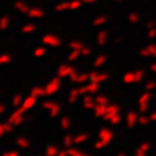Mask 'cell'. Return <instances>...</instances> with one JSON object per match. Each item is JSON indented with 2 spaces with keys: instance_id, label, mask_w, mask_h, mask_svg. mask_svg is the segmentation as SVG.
Masks as SVG:
<instances>
[{
  "instance_id": "ffe728a7",
  "label": "cell",
  "mask_w": 156,
  "mask_h": 156,
  "mask_svg": "<svg viewBox=\"0 0 156 156\" xmlns=\"http://www.w3.org/2000/svg\"><path fill=\"white\" fill-rule=\"evenodd\" d=\"M95 103L96 104H105V105H108V98L104 96V95H98V96H95Z\"/></svg>"
},
{
  "instance_id": "7402d4cb",
  "label": "cell",
  "mask_w": 156,
  "mask_h": 156,
  "mask_svg": "<svg viewBox=\"0 0 156 156\" xmlns=\"http://www.w3.org/2000/svg\"><path fill=\"white\" fill-rule=\"evenodd\" d=\"M122 80L125 83H134V73H126Z\"/></svg>"
},
{
  "instance_id": "5b68a950",
  "label": "cell",
  "mask_w": 156,
  "mask_h": 156,
  "mask_svg": "<svg viewBox=\"0 0 156 156\" xmlns=\"http://www.w3.org/2000/svg\"><path fill=\"white\" fill-rule=\"evenodd\" d=\"M43 107L50 112V116L52 117H56L58 113H60V105L56 104V103H51V101H46L44 104H43Z\"/></svg>"
},
{
  "instance_id": "7a4b0ae2",
  "label": "cell",
  "mask_w": 156,
  "mask_h": 156,
  "mask_svg": "<svg viewBox=\"0 0 156 156\" xmlns=\"http://www.w3.org/2000/svg\"><path fill=\"white\" fill-rule=\"evenodd\" d=\"M151 99V91H146L142 96L139 98L138 104H139V112L140 113H146V111L148 109V101Z\"/></svg>"
},
{
  "instance_id": "2e32d148",
  "label": "cell",
  "mask_w": 156,
  "mask_h": 156,
  "mask_svg": "<svg viewBox=\"0 0 156 156\" xmlns=\"http://www.w3.org/2000/svg\"><path fill=\"white\" fill-rule=\"evenodd\" d=\"M73 138H74V136L70 135V134H68V135L64 136V139H62V143H64V146H65L66 148H69V147H72V146L74 144V142H73Z\"/></svg>"
},
{
  "instance_id": "4316f807",
  "label": "cell",
  "mask_w": 156,
  "mask_h": 156,
  "mask_svg": "<svg viewBox=\"0 0 156 156\" xmlns=\"http://www.w3.org/2000/svg\"><path fill=\"white\" fill-rule=\"evenodd\" d=\"M134 156H146V151H143V150H140V148H138L135 151V154H134Z\"/></svg>"
},
{
  "instance_id": "83f0119b",
  "label": "cell",
  "mask_w": 156,
  "mask_h": 156,
  "mask_svg": "<svg viewBox=\"0 0 156 156\" xmlns=\"http://www.w3.org/2000/svg\"><path fill=\"white\" fill-rule=\"evenodd\" d=\"M103 147H105V146H104V143H103V142H101V140L99 139V140H98V142H96V144H95V148L100 150V148H103Z\"/></svg>"
},
{
  "instance_id": "e575fe53",
  "label": "cell",
  "mask_w": 156,
  "mask_h": 156,
  "mask_svg": "<svg viewBox=\"0 0 156 156\" xmlns=\"http://www.w3.org/2000/svg\"><path fill=\"white\" fill-rule=\"evenodd\" d=\"M119 156H126V155H125V154H120Z\"/></svg>"
},
{
  "instance_id": "603a6c76",
  "label": "cell",
  "mask_w": 156,
  "mask_h": 156,
  "mask_svg": "<svg viewBox=\"0 0 156 156\" xmlns=\"http://www.w3.org/2000/svg\"><path fill=\"white\" fill-rule=\"evenodd\" d=\"M143 77H144V73L143 72H136V73H134V83H139V82L143 80Z\"/></svg>"
},
{
  "instance_id": "277c9868",
  "label": "cell",
  "mask_w": 156,
  "mask_h": 156,
  "mask_svg": "<svg viewBox=\"0 0 156 156\" xmlns=\"http://www.w3.org/2000/svg\"><path fill=\"white\" fill-rule=\"evenodd\" d=\"M117 113H120L119 107L115 105V104H108L107 105V109H105V113L103 116V119L107 120V121H109L112 117H113L115 115H117Z\"/></svg>"
},
{
  "instance_id": "1f68e13d",
  "label": "cell",
  "mask_w": 156,
  "mask_h": 156,
  "mask_svg": "<svg viewBox=\"0 0 156 156\" xmlns=\"http://www.w3.org/2000/svg\"><path fill=\"white\" fill-rule=\"evenodd\" d=\"M150 120L151 121H156V112H154V113L150 115Z\"/></svg>"
},
{
  "instance_id": "9c48e42d",
  "label": "cell",
  "mask_w": 156,
  "mask_h": 156,
  "mask_svg": "<svg viewBox=\"0 0 156 156\" xmlns=\"http://www.w3.org/2000/svg\"><path fill=\"white\" fill-rule=\"evenodd\" d=\"M95 98H92L91 94H87L85 98H83V107L87 109H94L95 108Z\"/></svg>"
},
{
  "instance_id": "5bb4252c",
  "label": "cell",
  "mask_w": 156,
  "mask_h": 156,
  "mask_svg": "<svg viewBox=\"0 0 156 156\" xmlns=\"http://www.w3.org/2000/svg\"><path fill=\"white\" fill-rule=\"evenodd\" d=\"M87 138H89V135L85 134V133L83 134H78V135H76L74 138H73V142H74V144H81V143L86 142Z\"/></svg>"
},
{
  "instance_id": "484cf974",
  "label": "cell",
  "mask_w": 156,
  "mask_h": 156,
  "mask_svg": "<svg viewBox=\"0 0 156 156\" xmlns=\"http://www.w3.org/2000/svg\"><path fill=\"white\" fill-rule=\"evenodd\" d=\"M154 89H156V82H148L147 85H146V90L147 91H152Z\"/></svg>"
},
{
  "instance_id": "6da1fadb",
  "label": "cell",
  "mask_w": 156,
  "mask_h": 156,
  "mask_svg": "<svg viewBox=\"0 0 156 156\" xmlns=\"http://www.w3.org/2000/svg\"><path fill=\"white\" fill-rule=\"evenodd\" d=\"M60 77H57V78H53L52 81L48 82V85L44 87V90H46V95H53V94H56V92L60 90Z\"/></svg>"
},
{
  "instance_id": "d6a6232c",
  "label": "cell",
  "mask_w": 156,
  "mask_h": 156,
  "mask_svg": "<svg viewBox=\"0 0 156 156\" xmlns=\"http://www.w3.org/2000/svg\"><path fill=\"white\" fill-rule=\"evenodd\" d=\"M151 70L156 73V65H152V66H151Z\"/></svg>"
},
{
  "instance_id": "ba28073f",
  "label": "cell",
  "mask_w": 156,
  "mask_h": 156,
  "mask_svg": "<svg viewBox=\"0 0 156 156\" xmlns=\"http://www.w3.org/2000/svg\"><path fill=\"white\" fill-rule=\"evenodd\" d=\"M73 73H74V69L69 65H62L60 69H58V73H57V77H70Z\"/></svg>"
},
{
  "instance_id": "44dd1931",
  "label": "cell",
  "mask_w": 156,
  "mask_h": 156,
  "mask_svg": "<svg viewBox=\"0 0 156 156\" xmlns=\"http://www.w3.org/2000/svg\"><path fill=\"white\" fill-rule=\"evenodd\" d=\"M60 126L62 129H69V126H70L69 117H62V119L60 120Z\"/></svg>"
},
{
  "instance_id": "4dcf8cb0",
  "label": "cell",
  "mask_w": 156,
  "mask_h": 156,
  "mask_svg": "<svg viewBox=\"0 0 156 156\" xmlns=\"http://www.w3.org/2000/svg\"><path fill=\"white\" fill-rule=\"evenodd\" d=\"M56 156H69L68 155V150H64V151H58V154Z\"/></svg>"
},
{
  "instance_id": "4fadbf2b",
  "label": "cell",
  "mask_w": 156,
  "mask_h": 156,
  "mask_svg": "<svg viewBox=\"0 0 156 156\" xmlns=\"http://www.w3.org/2000/svg\"><path fill=\"white\" fill-rule=\"evenodd\" d=\"M80 95H82L81 89H74V90H72V91H70V95H69V103H76Z\"/></svg>"
},
{
  "instance_id": "30bf717a",
  "label": "cell",
  "mask_w": 156,
  "mask_h": 156,
  "mask_svg": "<svg viewBox=\"0 0 156 156\" xmlns=\"http://www.w3.org/2000/svg\"><path fill=\"white\" fill-rule=\"evenodd\" d=\"M107 78H108V74H99V73H91L90 74V81L92 82H96V83H101V82H104Z\"/></svg>"
},
{
  "instance_id": "f1b7e54d",
  "label": "cell",
  "mask_w": 156,
  "mask_h": 156,
  "mask_svg": "<svg viewBox=\"0 0 156 156\" xmlns=\"http://www.w3.org/2000/svg\"><path fill=\"white\" fill-rule=\"evenodd\" d=\"M104 60H105L104 57H99V58L96 60V62H95V66H100V65H103V61H104Z\"/></svg>"
},
{
  "instance_id": "9a60e30c",
  "label": "cell",
  "mask_w": 156,
  "mask_h": 156,
  "mask_svg": "<svg viewBox=\"0 0 156 156\" xmlns=\"http://www.w3.org/2000/svg\"><path fill=\"white\" fill-rule=\"evenodd\" d=\"M35 101H37V98L35 96L31 95L30 98H27V99L25 100V104H23V109H29V108H31V107H34Z\"/></svg>"
},
{
  "instance_id": "ac0fdd59",
  "label": "cell",
  "mask_w": 156,
  "mask_h": 156,
  "mask_svg": "<svg viewBox=\"0 0 156 156\" xmlns=\"http://www.w3.org/2000/svg\"><path fill=\"white\" fill-rule=\"evenodd\" d=\"M138 122H139V125H148L151 122L150 116H147V115H140V116H138Z\"/></svg>"
},
{
  "instance_id": "8fae6325",
  "label": "cell",
  "mask_w": 156,
  "mask_h": 156,
  "mask_svg": "<svg viewBox=\"0 0 156 156\" xmlns=\"http://www.w3.org/2000/svg\"><path fill=\"white\" fill-rule=\"evenodd\" d=\"M138 122V115L135 112H130V113L126 116V124H128L129 128H133V126Z\"/></svg>"
},
{
  "instance_id": "7c38bea8",
  "label": "cell",
  "mask_w": 156,
  "mask_h": 156,
  "mask_svg": "<svg viewBox=\"0 0 156 156\" xmlns=\"http://www.w3.org/2000/svg\"><path fill=\"white\" fill-rule=\"evenodd\" d=\"M105 109H107L105 104H96L95 108H94V113L96 117H103L105 113Z\"/></svg>"
},
{
  "instance_id": "3957f363",
  "label": "cell",
  "mask_w": 156,
  "mask_h": 156,
  "mask_svg": "<svg viewBox=\"0 0 156 156\" xmlns=\"http://www.w3.org/2000/svg\"><path fill=\"white\" fill-rule=\"evenodd\" d=\"M99 139L104 143V146H108L111 143V140L113 139V133L109 130V129H101L100 133H99Z\"/></svg>"
},
{
  "instance_id": "e0dca14e",
  "label": "cell",
  "mask_w": 156,
  "mask_h": 156,
  "mask_svg": "<svg viewBox=\"0 0 156 156\" xmlns=\"http://www.w3.org/2000/svg\"><path fill=\"white\" fill-rule=\"evenodd\" d=\"M58 154V148L56 146H48L46 150V156H56Z\"/></svg>"
},
{
  "instance_id": "8992f818",
  "label": "cell",
  "mask_w": 156,
  "mask_h": 156,
  "mask_svg": "<svg viewBox=\"0 0 156 156\" xmlns=\"http://www.w3.org/2000/svg\"><path fill=\"white\" fill-rule=\"evenodd\" d=\"M70 80L74 82V83H83V82L90 80V74H86V73H81V74H77V73H73L69 77Z\"/></svg>"
},
{
  "instance_id": "836d02e7",
  "label": "cell",
  "mask_w": 156,
  "mask_h": 156,
  "mask_svg": "<svg viewBox=\"0 0 156 156\" xmlns=\"http://www.w3.org/2000/svg\"><path fill=\"white\" fill-rule=\"evenodd\" d=\"M77 156H89V155H86V154H82V152H80V154H78Z\"/></svg>"
},
{
  "instance_id": "f546056e",
  "label": "cell",
  "mask_w": 156,
  "mask_h": 156,
  "mask_svg": "<svg viewBox=\"0 0 156 156\" xmlns=\"http://www.w3.org/2000/svg\"><path fill=\"white\" fill-rule=\"evenodd\" d=\"M139 148H140V150H143V151H146V152H147V151L150 150V143H143V144L140 146Z\"/></svg>"
},
{
  "instance_id": "cb8c5ba5",
  "label": "cell",
  "mask_w": 156,
  "mask_h": 156,
  "mask_svg": "<svg viewBox=\"0 0 156 156\" xmlns=\"http://www.w3.org/2000/svg\"><path fill=\"white\" fill-rule=\"evenodd\" d=\"M66 150H68V155H69V156H77L78 154L81 152V151L78 150L77 147H74V146H72V147L66 148Z\"/></svg>"
},
{
  "instance_id": "52a82bcc",
  "label": "cell",
  "mask_w": 156,
  "mask_h": 156,
  "mask_svg": "<svg viewBox=\"0 0 156 156\" xmlns=\"http://www.w3.org/2000/svg\"><path fill=\"white\" fill-rule=\"evenodd\" d=\"M99 85L100 83H96V82L91 81V83H89L87 86L81 87V92L82 94H85V92H87V94H94V92H96L98 90H99Z\"/></svg>"
},
{
  "instance_id": "d4e9b609",
  "label": "cell",
  "mask_w": 156,
  "mask_h": 156,
  "mask_svg": "<svg viewBox=\"0 0 156 156\" xmlns=\"http://www.w3.org/2000/svg\"><path fill=\"white\" fill-rule=\"evenodd\" d=\"M120 121H121V115H120V113H117V115H115V116L109 120V122H111L112 125H119V124H120Z\"/></svg>"
},
{
  "instance_id": "d6986e66",
  "label": "cell",
  "mask_w": 156,
  "mask_h": 156,
  "mask_svg": "<svg viewBox=\"0 0 156 156\" xmlns=\"http://www.w3.org/2000/svg\"><path fill=\"white\" fill-rule=\"evenodd\" d=\"M31 95H33V96H35V98H38V96H43V95H46V90H44V89H42V87H35V89H33Z\"/></svg>"
}]
</instances>
